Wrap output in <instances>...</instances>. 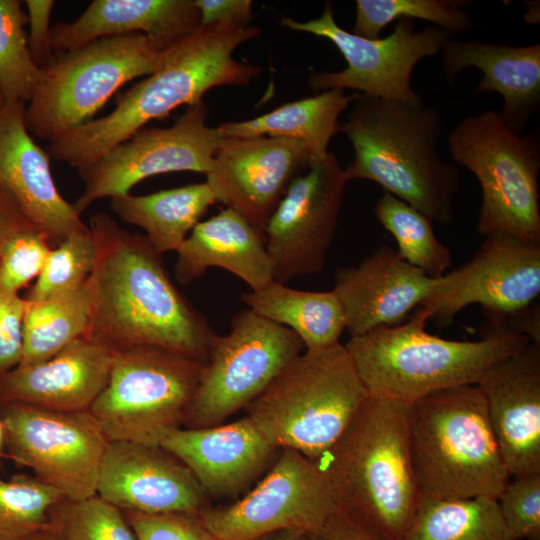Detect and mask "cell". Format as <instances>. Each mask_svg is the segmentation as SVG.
Returning <instances> with one entry per match:
<instances>
[{
  "label": "cell",
  "mask_w": 540,
  "mask_h": 540,
  "mask_svg": "<svg viewBox=\"0 0 540 540\" xmlns=\"http://www.w3.org/2000/svg\"><path fill=\"white\" fill-rule=\"evenodd\" d=\"M123 512L137 540H216L198 515Z\"/></svg>",
  "instance_id": "41"
},
{
  "label": "cell",
  "mask_w": 540,
  "mask_h": 540,
  "mask_svg": "<svg viewBox=\"0 0 540 540\" xmlns=\"http://www.w3.org/2000/svg\"><path fill=\"white\" fill-rule=\"evenodd\" d=\"M442 68L453 84L467 68L483 77L474 94L497 92L503 99L500 115L516 133L522 134L540 107V44L512 46L448 39L442 46Z\"/></svg>",
  "instance_id": "25"
},
{
  "label": "cell",
  "mask_w": 540,
  "mask_h": 540,
  "mask_svg": "<svg viewBox=\"0 0 540 540\" xmlns=\"http://www.w3.org/2000/svg\"><path fill=\"white\" fill-rule=\"evenodd\" d=\"M319 536L325 540H391L344 510L327 521Z\"/></svg>",
  "instance_id": "45"
},
{
  "label": "cell",
  "mask_w": 540,
  "mask_h": 540,
  "mask_svg": "<svg viewBox=\"0 0 540 540\" xmlns=\"http://www.w3.org/2000/svg\"><path fill=\"white\" fill-rule=\"evenodd\" d=\"M50 528L59 540H137L124 512L97 494L60 502Z\"/></svg>",
  "instance_id": "38"
},
{
  "label": "cell",
  "mask_w": 540,
  "mask_h": 540,
  "mask_svg": "<svg viewBox=\"0 0 540 540\" xmlns=\"http://www.w3.org/2000/svg\"><path fill=\"white\" fill-rule=\"evenodd\" d=\"M95 259V241L86 225L51 248L39 276L24 299L41 302L77 290L89 279Z\"/></svg>",
  "instance_id": "37"
},
{
  "label": "cell",
  "mask_w": 540,
  "mask_h": 540,
  "mask_svg": "<svg viewBox=\"0 0 540 540\" xmlns=\"http://www.w3.org/2000/svg\"><path fill=\"white\" fill-rule=\"evenodd\" d=\"M288 29L331 41L346 60L338 72H313L309 86L314 91L352 89L356 93L389 100L419 102L411 87L412 72L422 59L440 53L452 36L436 26L416 32L411 19H400L393 31L376 39L364 38L340 27L328 2L321 16L300 22L282 18Z\"/></svg>",
  "instance_id": "13"
},
{
  "label": "cell",
  "mask_w": 540,
  "mask_h": 540,
  "mask_svg": "<svg viewBox=\"0 0 540 540\" xmlns=\"http://www.w3.org/2000/svg\"><path fill=\"white\" fill-rule=\"evenodd\" d=\"M314 161L296 140L223 137L206 182L216 202L238 212L265 238L266 226L289 185Z\"/></svg>",
  "instance_id": "18"
},
{
  "label": "cell",
  "mask_w": 540,
  "mask_h": 540,
  "mask_svg": "<svg viewBox=\"0 0 540 540\" xmlns=\"http://www.w3.org/2000/svg\"><path fill=\"white\" fill-rule=\"evenodd\" d=\"M305 540H325V539L319 535H309V536H305Z\"/></svg>",
  "instance_id": "50"
},
{
  "label": "cell",
  "mask_w": 540,
  "mask_h": 540,
  "mask_svg": "<svg viewBox=\"0 0 540 540\" xmlns=\"http://www.w3.org/2000/svg\"><path fill=\"white\" fill-rule=\"evenodd\" d=\"M32 227L37 226L30 221L17 202L0 187V255L14 235Z\"/></svg>",
  "instance_id": "46"
},
{
  "label": "cell",
  "mask_w": 540,
  "mask_h": 540,
  "mask_svg": "<svg viewBox=\"0 0 540 540\" xmlns=\"http://www.w3.org/2000/svg\"><path fill=\"white\" fill-rule=\"evenodd\" d=\"M410 450L420 497L497 499L511 478L477 385L412 403Z\"/></svg>",
  "instance_id": "6"
},
{
  "label": "cell",
  "mask_w": 540,
  "mask_h": 540,
  "mask_svg": "<svg viewBox=\"0 0 540 540\" xmlns=\"http://www.w3.org/2000/svg\"><path fill=\"white\" fill-rule=\"evenodd\" d=\"M369 395L341 343L296 356L247 406V417L276 449L319 463Z\"/></svg>",
  "instance_id": "7"
},
{
  "label": "cell",
  "mask_w": 540,
  "mask_h": 540,
  "mask_svg": "<svg viewBox=\"0 0 540 540\" xmlns=\"http://www.w3.org/2000/svg\"><path fill=\"white\" fill-rule=\"evenodd\" d=\"M410 403L368 395L318 465L342 510L391 540H399L420 494L410 450Z\"/></svg>",
  "instance_id": "4"
},
{
  "label": "cell",
  "mask_w": 540,
  "mask_h": 540,
  "mask_svg": "<svg viewBox=\"0 0 540 540\" xmlns=\"http://www.w3.org/2000/svg\"><path fill=\"white\" fill-rule=\"evenodd\" d=\"M240 301L256 314L292 330L305 350H320L339 342L346 329L336 292L306 291L272 280L263 288L242 292Z\"/></svg>",
  "instance_id": "28"
},
{
  "label": "cell",
  "mask_w": 540,
  "mask_h": 540,
  "mask_svg": "<svg viewBox=\"0 0 540 540\" xmlns=\"http://www.w3.org/2000/svg\"><path fill=\"white\" fill-rule=\"evenodd\" d=\"M65 498L35 476L0 479V540H31L50 528L53 509Z\"/></svg>",
  "instance_id": "35"
},
{
  "label": "cell",
  "mask_w": 540,
  "mask_h": 540,
  "mask_svg": "<svg viewBox=\"0 0 540 540\" xmlns=\"http://www.w3.org/2000/svg\"><path fill=\"white\" fill-rule=\"evenodd\" d=\"M539 294L540 245L495 233L485 236L471 260L442 276L435 293L418 309L446 326L461 310L478 304L489 324L507 326L527 312Z\"/></svg>",
  "instance_id": "16"
},
{
  "label": "cell",
  "mask_w": 540,
  "mask_h": 540,
  "mask_svg": "<svg viewBox=\"0 0 540 540\" xmlns=\"http://www.w3.org/2000/svg\"><path fill=\"white\" fill-rule=\"evenodd\" d=\"M4 445L19 466L56 489L66 500L96 495L109 439L89 410L50 411L0 404Z\"/></svg>",
  "instance_id": "14"
},
{
  "label": "cell",
  "mask_w": 540,
  "mask_h": 540,
  "mask_svg": "<svg viewBox=\"0 0 540 540\" xmlns=\"http://www.w3.org/2000/svg\"><path fill=\"white\" fill-rule=\"evenodd\" d=\"M341 126L354 149L343 169L346 181L365 179L406 202L432 221L448 224L460 175L438 152L443 132L439 111L419 102H404L354 93Z\"/></svg>",
  "instance_id": "3"
},
{
  "label": "cell",
  "mask_w": 540,
  "mask_h": 540,
  "mask_svg": "<svg viewBox=\"0 0 540 540\" xmlns=\"http://www.w3.org/2000/svg\"><path fill=\"white\" fill-rule=\"evenodd\" d=\"M258 540H305V536L291 531H279L263 536Z\"/></svg>",
  "instance_id": "47"
},
{
  "label": "cell",
  "mask_w": 540,
  "mask_h": 540,
  "mask_svg": "<svg viewBox=\"0 0 540 540\" xmlns=\"http://www.w3.org/2000/svg\"><path fill=\"white\" fill-rule=\"evenodd\" d=\"M176 253L174 273L182 285L197 280L210 267L231 272L252 291L274 280L265 238L231 208L200 221Z\"/></svg>",
  "instance_id": "27"
},
{
  "label": "cell",
  "mask_w": 540,
  "mask_h": 540,
  "mask_svg": "<svg viewBox=\"0 0 540 540\" xmlns=\"http://www.w3.org/2000/svg\"><path fill=\"white\" fill-rule=\"evenodd\" d=\"M373 213L392 234L397 252L431 278L444 276L452 266L451 251L436 237L432 220L388 192L376 201Z\"/></svg>",
  "instance_id": "33"
},
{
  "label": "cell",
  "mask_w": 540,
  "mask_h": 540,
  "mask_svg": "<svg viewBox=\"0 0 540 540\" xmlns=\"http://www.w3.org/2000/svg\"><path fill=\"white\" fill-rule=\"evenodd\" d=\"M257 26L233 23L200 25L170 47L159 67L118 99L107 115L90 120L49 142L47 153L79 169L97 160L152 120L181 105L202 102L211 88L247 85L260 67L237 61L234 50L257 37Z\"/></svg>",
  "instance_id": "2"
},
{
  "label": "cell",
  "mask_w": 540,
  "mask_h": 540,
  "mask_svg": "<svg viewBox=\"0 0 540 540\" xmlns=\"http://www.w3.org/2000/svg\"><path fill=\"white\" fill-rule=\"evenodd\" d=\"M26 304L20 295L0 293V375L21 361Z\"/></svg>",
  "instance_id": "42"
},
{
  "label": "cell",
  "mask_w": 540,
  "mask_h": 540,
  "mask_svg": "<svg viewBox=\"0 0 540 540\" xmlns=\"http://www.w3.org/2000/svg\"><path fill=\"white\" fill-rule=\"evenodd\" d=\"M200 25L194 0H94L74 21L51 28V47L59 54L100 38L142 33L168 49Z\"/></svg>",
  "instance_id": "26"
},
{
  "label": "cell",
  "mask_w": 540,
  "mask_h": 540,
  "mask_svg": "<svg viewBox=\"0 0 540 540\" xmlns=\"http://www.w3.org/2000/svg\"><path fill=\"white\" fill-rule=\"evenodd\" d=\"M51 248L49 239L37 227L14 235L0 255V293L20 295L39 276Z\"/></svg>",
  "instance_id": "39"
},
{
  "label": "cell",
  "mask_w": 540,
  "mask_h": 540,
  "mask_svg": "<svg viewBox=\"0 0 540 540\" xmlns=\"http://www.w3.org/2000/svg\"><path fill=\"white\" fill-rule=\"evenodd\" d=\"M27 19L29 22L28 47L35 63L43 68L55 57L51 47L50 17L53 0H27Z\"/></svg>",
  "instance_id": "43"
},
{
  "label": "cell",
  "mask_w": 540,
  "mask_h": 540,
  "mask_svg": "<svg viewBox=\"0 0 540 540\" xmlns=\"http://www.w3.org/2000/svg\"><path fill=\"white\" fill-rule=\"evenodd\" d=\"M475 385L510 476L540 473V343L495 362Z\"/></svg>",
  "instance_id": "20"
},
{
  "label": "cell",
  "mask_w": 540,
  "mask_h": 540,
  "mask_svg": "<svg viewBox=\"0 0 540 540\" xmlns=\"http://www.w3.org/2000/svg\"><path fill=\"white\" fill-rule=\"evenodd\" d=\"M427 321L418 309L404 324L378 327L344 344L370 395L412 404L440 390L475 385L492 364L532 342L491 324L481 340H449L426 331Z\"/></svg>",
  "instance_id": "5"
},
{
  "label": "cell",
  "mask_w": 540,
  "mask_h": 540,
  "mask_svg": "<svg viewBox=\"0 0 540 540\" xmlns=\"http://www.w3.org/2000/svg\"><path fill=\"white\" fill-rule=\"evenodd\" d=\"M204 365L155 346L116 350L107 384L89 411L109 441L159 446L184 423Z\"/></svg>",
  "instance_id": "10"
},
{
  "label": "cell",
  "mask_w": 540,
  "mask_h": 540,
  "mask_svg": "<svg viewBox=\"0 0 540 540\" xmlns=\"http://www.w3.org/2000/svg\"><path fill=\"white\" fill-rule=\"evenodd\" d=\"M496 501L513 540H540V473L511 477Z\"/></svg>",
  "instance_id": "40"
},
{
  "label": "cell",
  "mask_w": 540,
  "mask_h": 540,
  "mask_svg": "<svg viewBox=\"0 0 540 540\" xmlns=\"http://www.w3.org/2000/svg\"><path fill=\"white\" fill-rule=\"evenodd\" d=\"M169 49V48H168ZM168 49L142 33L100 38L55 54L25 107L32 137L48 142L88 121L125 83L154 72Z\"/></svg>",
  "instance_id": "9"
},
{
  "label": "cell",
  "mask_w": 540,
  "mask_h": 540,
  "mask_svg": "<svg viewBox=\"0 0 540 540\" xmlns=\"http://www.w3.org/2000/svg\"><path fill=\"white\" fill-rule=\"evenodd\" d=\"M453 161L473 173L482 202L476 229L483 235L508 234L540 245V142L519 134L500 113L486 110L462 119L449 133Z\"/></svg>",
  "instance_id": "8"
},
{
  "label": "cell",
  "mask_w": 540,
  "mask_h": 540,
  "mask_svg": "<svg viewBox=\"0 0 540 540\" xmlns=\"http://www.w3.org/2000/svg\"><path fill=\"white\" fill-rule=\"evenodd\" d=\"M31 540H59V539H58L57 535L54 533V531L51 528H49V529L39 533L38 535H36Z\"/></svg>",
  "instance_id": "48"
},
{
  "label": "cell",
  "mask_w": 540,
  "mask_h": 540,
  "mask_svg": "<svg viewBox=\"0 0 540 540\" xmlns=\"http://www.w3.org/2000/svg\"><path fill=\"white\" fill-rule=\"evenodd\" d=\"M88 226L96 259L86 336L115 350L155 346L206 363L218 334L174 285L162 255L107 213Z\"/></svg>",
  "instance_id": "1"
},
{
  "label": "cell",
  "mask_w": 540,
  "mask_h": 540,
  "mask_svg": "<svg viewBox=\"0 0 540 540\" xmlns=\"http://www.w3.org/2000/svg\"><path fill=\"white\" fill-rule=\"evenodd\" d=\"M26 302L19 364L46 360L73 341L86 336L91 312L88 280L77 290L61 297Z\"/></svg>",
  "instance_id": "32"
},
{
  "label": "cell",
  "mask_w": 540,
  "mask_h": 540,
  "mask_svg": "<svg viewBox=\"0 0 540 540\" xmlns=\"http://www.w3.org/2000/svg\"><path fill=\"white\" fill-rule=\"evenodd\" d=\"M25 107L22 102H10L0 113V187L44 232L53 247L86 224L58 191L50 155L26 128Z\"/></svg>",
  "instance_id": "23"
},
{
  "label": "cell",
  "mask_w": 540,
  "mask_h": 540,
  "mask_svg": "<svg viewBox=\"0 0 540 540\" xmlns=\"http://www.w3.org/2000/svg\"><path fill=\"white\" fill-rule=\"evenodd\" d=\"M399 540H513L496 499L420 497Z\"/></svg>",
  "instance_id": "31"
},
{
  "label": "cell",
  "mask_w": 540,
  "mask_h": 540,
  "mask_svg": "<svg viewBox=\"0 0 540 540\" xmlns=\"http://www.w3.org/2000/svg\"><path fill=\"white\" fill-rule=\"evenodd\" d=\"M205 103L188 106L167 128L143 127L94 162L77 169L84 181L73 203L81 214L97 200L130 193L142 180L164 173L191 171L207 174L223 138L206 124Z\"/></svg>",
  "instance_id": "15"
},
{
  "label": "cell",
  "mask_w": 540,
  "mask_h": 540,
  "mask_svg": "<svg viewBox=\"0 0 540 540\" xmlns=\"http://www.w3.org/2000/svg\"><path fill=\"white\" fill-rule=\"evenodd\" d=\"M21 3L0 0V91L5 103L27 104L41 73L29 51Z\"/></svg>",
  "instance_id": "36"
},
{
  "label": "cell",
  "mask_w": 540,
  "mask_h": 540,
  "mask_svg": "<svg viewBox=\"0 0 540 540\" xmlns=\"http://www.w3.org/2000/svg\"><path fill=\"white\" fill-rule=\"evenodd\" d=\"M440 282L441 277H429L383 244L359 264L339 268L333 290L344 309L346 330L354 337L399 325L435 293Z\"/></svg>",
  "instance_id": "21"
},
{
  "label": "cell",
  "mask_w": 540,
  "mask_h": 540,
  "mask_svg": "<svg viewBox=\"0 0 540 540\" xmlns=\"http://www.w3.org/2000/svg\"><path fill=\"white\" fill-rule=\"evenodd\" d=\"M215 202L205 181L147 195L116 196L110 199V206L124 222L142 228L149 243L163 255L177 252Z\"/></svg>",
  "instance_id": "29"
},
{
  "label": "cell",
  "mask_w": 540,
  "mask_h": 540,
  "mask_svg": "<svg viewBox=\"0 0 540 540\" xmlns=\"http://www.w3.org/2000/svg\"><path fill=\"white\" fill-rule=\"evenodd\" d=\"M341 510L325 471L300 452L282 448L269 473L245 497L198 516L216 540H258L279 531L319 535Z\"/></svg>",
  "instance_id": "12"
},
{
  "label": "cell",
  "mask_w": 540,
  "mask_h": 540,
  "mask_svg": "<svg viewBox=\"0 0 540 540\" xmlns=\"http://www.w3.org/2000/svg\"><path fill=\"white\" fill-rule=\"evenodd\" d=\"M305 349L289 328L246 308L217 337L187 407L188 428L220 425L247 407Z\"/></svg>",
  "instance_id": "11"
},
{
  "label": "cell",
  "mask_w": 540,
  "mask_h": 540,
  "mask_svg": "<svg viewBox=\"0 0 540 540\" xmlns=\"http://www.w3.org/2000/svg\"><path fill=\"white\" fill-rule=\"evenodd\" d=\"M194 4L200 12L201 25L228 22L250 26L251 0H194Z\"/></svg>",
  "instance_id": "44"
},
{
  "label": "cell",
  "mask_w": 540,
  "mask_h": 540,
  "mask_svg": "<svg viewBox=\"0 0 540 540\" xmlns=\"http://www.w3.org/2000/svg\"><path fill=\"white\" fill-rule=\"evenodd\" d=\"M116 350L83 336L54 356L0 375V404L77 412L89 410L107 384Z\"/></svg>",
  "instance_id": "22"
},
{
  "label": "cell",
  "mask_w": 540,
  "mask_h": 540,
  "mask_svg": "<svg viewBox=\"0 0 540 540\" xmlns=\"http://www.w3.org/2000/svg\"><path fill=\"white\" fill-rule=\"evenodd\" d=\"M5 104H6V103H5V100H4V98H3V96H2V93H1V91H0V113H1V111L3 110Z\"/></svg>",
  "instance_id": "51"
},
{
  "label": "cell",
  "mask_w": 540,
  "mask_h": 540,
  "mask_svg": "<svg viewBox=\"0 0 540 540\" xmlns=\"http://www.w3.org/2000/svg\"><path fill=\"white\" fill-rule=\"evenodd\" d=\"M122 511L187 513L206 509V492L191 471L160 446L109 441L97 493Z\"/></svg>",
  "instance_id": "19"
},
{
  "label": "cell",
  "mask_w": 540,
  "mask_h": 540,
  "mask_svg": "<svg viewBox=\"0 0 540 540\" xmlns=\"http://www.w3.org/2000/svg\"><path fill=\"white\" fill-rule=\"evenodd\" d=\"M352 95L332 89L286 103L256 118L226 122L217 127L222 137L270 136L299 141L315 161L329 153L331 139L341 131L340 115L350 106Z\"/></svg>",
  "instance_id": "30"
},
{
  "label": "cell",
  "mask_w": 540,
  "mask_h": 540,
  "mask_svg": "<svg viewBox=\"0 0 540 540\" xmlns=\"http://www.w3.org/2000/svg\"><path fill=\"white\" fill-rule=\"evenodd\" d=\"M3 445H4V426H3V422H2V420L0 418V458L2 456Z\"/></svg>",
  "instance_id": "49"
},
{
  "label": "cell",
  "mask_w": 540,
  "mask_h": 540,
  "mask_svg": "<svg viewBox=\"0 0 540 540\" xmlns=\"http://www.w3.org/2000/svg\"><path fill=\"white\" fill-rule=\"evenodd\" d=\"M159 446L183 463L207 493L238 491L269 462L276 448L246 416L206 428H177Z\"/></svg>",
  "instance_id": "24"
},
{
  "label": "cell",
  "mask_w": 540,
  "mask_h": 540,
  "mask_svg": "<svg viewBox=\"0 0 540 540\" xmlns=\"http://www.w3.org/2000/svg\"><path fill=\"white\" fill-rule=\"evenodd\" d=\"M463 0H356L352 33L376 39L388 24L400 19H420L453 34L473 29L474 21Z\"/></svg>",
  "instance_id": "34"
},
{
  "label": "cell",
  "mask_w": 540,
  "mask_h": 540,
  "mask_svg": "<svg viewBox=\"0 0 540 540\" xmlns=\"http://www.w3.org/2000/svg\"><path fill=\"white\" fill-rule=\"evenodd\" d=\"M347 183L332 152L291 182L265 229L276 282L286 284L323 270Z\"/></svg>",
  "instance_id": "17"
}]
</instances>
